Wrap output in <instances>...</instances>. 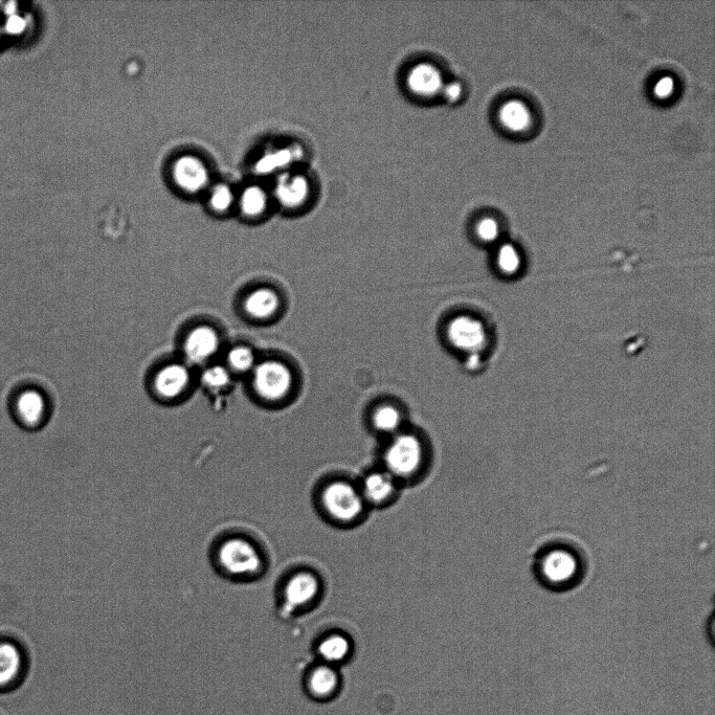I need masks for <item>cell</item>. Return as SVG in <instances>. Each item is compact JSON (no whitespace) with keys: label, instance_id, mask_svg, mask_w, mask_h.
I'll return each mask as SVG.
<instances>
[{"label":"cell","instance_id":"obj_1","mask_svg":"<svg viewBox=\"0 0 715 715\" xmlns=\"http://www.w3.org/2000/svg\"><path fill=\"white\" fill-rule=\"evenodd\" d=\"M591 556L578 538L567 532H551L536 543L531 572L543 589L564 594L582 587L589 578Z\"/></svg>","mask_w":715,"mask_h":715},{"label":"cell","instance_id":"obj_2","mask_svg":"<svg viewBox=\"0 0 715 715\" xmlns=\"http://www.w3.org/2000/svg\"><path fill=\"white\" fill-rule=\"evenodd\" d=\"M214 561L223 575L235 580L257 578L265 566L260 547L248 536L240 534L230 535L218 543Z\"/></svg>","mask_w":715,"mask_h":715},{"label":"cell","instance_id":"obj_3","mask_svg":"<svg viewBox=\"0 0 715 715\" xmlns=\"http://www.w3.org/2000/svg\"><path fill=\"white\" fill-rule=\"evenodd\" d=\"M322 506L331 520L352 523L362 516L365 500L361 490L345 481H334L325 486Z\"/></svg>","mask_w":715,"mask_h":715},{"label":"cell","instance_id":"obj_4","mask_svg":"<svg viewBox=\"0 0 715 715\" xmlns=\"http://www.w3.org/2000/svg\"><path fill=\"white\" fill-rule=\"evenodd\" d=\"M424 461L423 445L413 434H398L385 453L387 473L396 479H409L419 473Z\"/></svg>","mask_w":715,"mask_h":715},{"label":"cell","instance_id":"obj_5","mask_svg":"<svg viewBox=\"0 0 715 715\" xmlns=\"http://www.w3.org/2000/svg\"><path fill=\"white\" fill-rule=\"evenodd\" d=\"M253 382L259 396L266 400L277 401L292 390L294 376L283 363L266 361L255 366Z\"/></svg>","mask_w":715,"mask_h":715},{"label":"cell","instance_id":"obj_6","mask_svg":"<svg viewBox=\"0 0 715 715\" xmlns=\"http://www.w3.org/2000/svg\"><path fill=\"white\" fill-rule=\"evenodd\" d=\"M446 339L455 349L476 354L485 345L486 333L484 326L478 320L459 316L450 321L446 327Z\"/></svg>","mask_w":715,"mask_h":715},{"label":"cell","instance_id":"obj_7","mask_svg":"<svg viewBox=\"0 0 715 715\" xmlns=\"http://www.w3.org/2000/svg\"><path fill=\"white\" fill-rule=\"evenodd\" d=\"M320 578L312 572L300 571L287 579L283 589L285 607L299 610L311 605L321 593Z\"/></svg>","mask_w":715,"mask_h":715},{"label":"cell","instance_id":"obj_8","mask_svg":"<svg viewBox=\"0 0 715 715\" xmlns=\"http://www.w3.org/2000/svg\"><path fill=\"white\" fill-rule=\"evenodd\" d=\"M444 84L438 67L427 62L413 66L407 77L410 91L421 98H433L441 94Z\"/></svg>","mask_w":715,"mask_h":715},{"label":"cell","instance_id":"obj_9","mask_svg":"<svg viewBox=\"0 0 715 715\" xmlns=\"http://www.w3.org/2000/svg\"><path fill=\"white\" fill-rule=\"evenodd\" d=\"M173 177L178 187L191 193L204 189L209 181L206 166L193 156H183L174 164Z\"/></svg>","mask_w":715,"mask_h":715},{"label":"cell","instance_id":"obj_10","mask_svg":"<svg viewBox=\"0 0 715 715\" xmlns=\"http://www.w3.org/2000/svg\"><path fill=\"white\" fill-rule=\"evenodd\" d=\"M340 685L341 679L337 669L325 663L312 668L306 680L309 695L321 701L337 696Z\"/></svg>","mask_w":715,"mask_h":715},{"label":"cell","instance_id":"obj_11","mask_svg":"<svg viewBox=\"0 0 715 715\" xmlns=\"http://www.w3.org/2000/svg\"><path fill=\"white\" fill-rule=\"evenodd\" d=\"M219 348L217 332L208 326L193 329L185 342V354L192 363H204L211 359Z\"/></svg>","mask_w":715,"mask_h":715},{"label":"cell","instance_id":"obj_12","mask_svg":"<svg viewBox=\"0 0 715 715\" xmlns=\"http://www.w3.org/2000/svg\"><path fill=\"white\" fill-rule=\"evenodd\" d=\"M310 186L307 178L301 174L287 173L279 178L275 194L279 203L287 209L301 207L307 200Z\"/></svg>","mask_w":715,"mask_h":715},{"label":"cell","instance_id":"obj_13","mask_svg":"<svg viewBox=\"0 0 715 715\" xmlns=\"http://www.w3.org/2000/svg\"><path fill=\"white\" fill-rule=\"evenodd\" d=\"M190 383L189 370L180 364H172L163 368L154 379V388L158 394L167 399L180 396Z\"/></svg>","mask_w":715,"mask_h":715},{"label":"cell","instance_id":"obj_14","mask_svg":"<svg viewBox=\"0 0 715 715\" xmlns=\"http://www.w3.org/2000/svg\"><path fill=\"white\" fill-rule=\"evenodd\" d=\"M360 490L365 502L382 505L394 497L396 480L387 472H375L364 479Z\"/></svg>","mask_w":715,"mask_h":715},{"label":"cell","instance_id":"obj_15","mask_svg":"<svg viewBox=\"0 0 715 715\" xmlns=\"http://www.w3.org/2000/svg\"><path fill=\"white\" fill-rule=\"evenodd\" d=\"M280 305L278 296L273 290L259 288L254 290L244 302L247 314L257 320H265L273 317Z\"/></svg>","mask_w":715,"mask_h":715},{"label":"cell","instance_id":"obj_16","mask_svg":"<svg viewBox=\"0 0 715 715\" xmlns=\"http://www.w3.org/2000/svg\"><path fill=\"white\" fill-rule=\"evenodd\" d=\"M352 651V644L343 634H330L324 637L318 645V654L323 663L334 666L345 662Z\"/></svg>","mask_w":715,"mask_h":715},{"label":"cell","instance_id":"obj_17","mask_svg":"<svg viewBox=\"0 0 715 715\" xmlns=\"http://www.w3.org/2000/svg\"><path fill=\"white\" fill-rule=\"evenodd\" d=\"M22 670V658L16 646L0 644V688L14 685Z\"/></svg>","mask_w":715,"mask_h":715},{"label":"cell","instance_id":"obj_18","mask_svg":"<svg viewBox=\"0 0 715 715\" xmlns=\"http://www.w3.org/2000/svg\"><path fill=\"white\" fill-rule=\"evenodd\" d=\"M499 120L504 128L511 132H523L531 124L529 108L520 101H509L499 111Z\"/></svg>","mask_w":715,"mask_h":715},{"label":"cell","instance_id":"obj_19","mask_svg":"<svg viewBox=\"0 0 715 715\" xmlns=\"http://www.w3.org/2000/svg\"><path fill=\"white\" fill-rule=\"evenodd\" d=\"M302 150L298 147L284 148L267 153L257 163L256 170L259 173H272L278 169L287 167L294 161L300 159Z\"/></svg>","mask_w":715,"mask_h":715},{"label":"cell","instance_id":"obj_20","mask_svg":"<svg viewBox=\"0 0 715 715\" xmlns=\"http://www.w3.org/2000/svg\"><path fill=\"white\" fill-rule=\"evenodd\" d=\"M44 408H46L44 400L37 392L29 391L19 397L18 414L28 426H37L43 418Z\"/></svg>","mask_w":715,"mask_h":715},{"label":"cell","instance_id":"obj_21","mask_svg":"<svg viewBox=\"0 0 715 715\" xmlns=\"http://www.w3.org/2000/svg\"><path fill=\"white\" fill-rule=\"evenodd\" d=\"M372 423L377 431L384 434H394L400 427L401 415L393 406H382L374 412Z\"/></svg>","mask_w":715,"mask_h":715},{"label":"cell","instance_id":"obj_22","mask_svg":"<svg viewBox=\"0 0 715 715\" xmlns=\"http://www.w3.org/2000/svg\"><path fill=\"white\" fill-rule=\"evenodd\" d=\"M240 206L243 214L249 217L261 215L267 206V196L258 187H251L242 194Z\"/></svg>","mask_w":715,"mask_h":715},{"label":"cell","instance_id":"obj_23","mask_svg":"<svg viewBox=\"0 0 715 715\" xmlns=\"http://www.w3.org/2000/svg\"><path fill=\"white\" fill-rule=\"evenodd\" d=\"M230 367L237 372H248L255 368L254 352L243 346H238L230 350L228 354Z\"/></svg>","mask_w":715,"mask_h":715},{"label":"cell","instance_id":"obj_24","mask_svg":"<svg viewBox=\"0 0 715 715\" xmlns=\"http://www.w3.org/2000/svg\"><path fill=\"white\" fill-rule=\"evenodd\" d=\"M201 382L210 390L219 391L229 386V371L221 366H212L201 375Z\"/></svg>","mask_w":715,"mask_h":715},{"label":"cell","instance_id":"obj_25","mask_svg":"<svg viewBox=\"0 0 715 715\" xmlns=\"http://www.w3.org/2000/svg\"><path fill=\"white\" fill-rule=\"evenodd\" d=\"M232 203L233 194L229 187L221 185L215 188L211 196V206L215 211H227Z\"/></svg>","mask_w":715,"mask_h":715},{"label":"cell","instance_id":"obj_26","mask_svg":"<svg viewBox=\"0 0 715 715\" xmlns=\"http://www.w3.org/2000/svg\"><path fill=\"white\" fill-rule=\"evenodd\" d=\"M498 263L506 273L516 271L520 263L517 251L511 245H504L499 252Z\"/></svg>","mask_w":715,"mask_h":715},{"label":"cell","instance_id":"obj_27","mask_svg":"<svg viewBox=\"0 0 715 715\" xmlns=\"http://www.w3.org/2000/svg\"><path fill=\"white\" fill-rule=\"evenodd\" d=\"M477 236L484 242H491L499 236L498 222L493 218L482 219L476 228Z\"/></svg>","mask_w":715,"mask_h":715},{"label":"cell","instance_id":"obj_28","mask_svg":"<svg viewBox=\"0 0 715 715\" xmlns=\"http://www.w3.org/2000/svg\"><path fill=\"white\" fill-rule=\"evenodd\" d=\"M675 91V81L672 77H663L654 86V95L659 99H667Z\"/></svg>","mask_w":715,"mask_h":715},{"label":"cell","instance_id":"obj_29","mask_svg":"<svg viewBox=\"0 0 715 715\" xmlns=\"http://www.w3.org/2000/svg\"><path fill=\"white\" fill-rule=\"evenodd\" d=\"M441 94L446 102L457 103L463 94L462 85L457 81L444 84Z\"/></svg>","mask_w":715,"mask_h":715}]
</instances>
